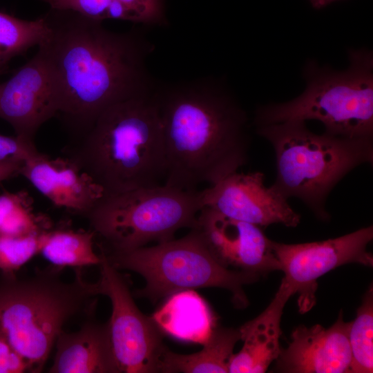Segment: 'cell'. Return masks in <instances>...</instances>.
<instances>
[{
	"mask_svg": "<svg viewBox=\"0 0 373 373\" xmlns=\"http://www.w3.org/2000/svg\"><path fill=\"white\" fill-rule=\"evenodd\" d=\"M313 8L321 9L336 0H309Z\"/></svg>",
	"mask_w": 373,
	"mask_h": 373,
	"instance_id": "f1b7e54d",
	"label": "cell"
},
{
	"mask_svg": "<svg viewBox=\"0 0 373 373\" xmlns=\"http://www.w3.org/2000/svg\"><path fill=\"white\" fill-rule=\"evenodd\" d=\"M151 317L163 333L202 345L216 327L209 305L193 289L170 295Z\"/></svg>",
	"mask_w": 373,
	"mask_h": 373,
	"instance_id": "ac0fdd59",
	"label": "cell"
},
{
	"mask_svg": "<svg viewBox=\"0 0 373 373\" xmlns=\"http://www.w3.org/2000/svg\"><path fill=\"white\" fill-rule=\"evenodd\" d=\"M202 208L201 191L163 184L104 195L86 217L110 251H125L195 228Z\"/></svg>",
	"mask_w": 373,
	"mask_h": 373,
	"instance_id": "ba28073f",
	"label": "cell"
},
{
	"mask_svg": "<svg viewBox=\"0 0 373 373\" xmlns=\"http://www.w3.org/2000/svg\"><path fill=\"white\" fill-rule=\"evenodd\" d=\"M93 230L48 229L41 234L39 252L57 267L99 265L101 256L94 250Z\"/></svg>",
	"mask_w": 373,
	"mask_h": 373,
	"instance_id": "ffe728a7",
	"label": "cell"
},
{
	"mask_svg": "<svg viewBox=\"0 0 373 373\" xmlns=\"http://www.w3.org/2000/svg\"><path fill=\"white\" fill-rule=\"evenodd\" d=\"M372 239L373 227L368 226L323 241L285 244L272 240L273 251L284 273L281 283L298 295L300 313L315 305L320 277L350 263L372 267L373 256L367 249Z\"/></svg>",
	"mask_w": 373,
	"mask_h": 373,
	"instance_id": "30bf717a",
	"label": "cell"
},
{
	"mask_svg": "<svg viewBox=\"0 0 373 373\" xmlns=\"http://www.w3.org/2000/svg\"><path fill=\"white\" fill-rule=\"evenodd\" d=\"M38 152L33 142L17 135L0 134V162L15 160L24 162Z\"/></svg>",
	"mask_w": 373,
	"mask_h": 373,
	"instance_id": "484cf974",
	"label": "cell"
},
{
	"mask_svg": "<svg viewBox=\"0 0 373 373\" xmlns=\"http://www.w3.org/2000/svg\"><path fill=\"white\" fill-rule=\"evenodd\" d=\"M344 71L307 64V85L296 98L256 109L257 126L289 121L317 120L325 132L338 136L373 137V57L370 51L349 52Z\"/></svg>",
	"mask_w": 373,
	"mask_h": 373,
	"instance_id": "8992f818",
	"label": "cell"
},
{
	"mask_svg": "<svg viewBox=\"0 0 373 373\" xmlns=\"http://www.w3.org/2000/svg\"><path fill=\"white\" fill-rule=\"evenodd\" d=\"M38 52L53 75L57 114L71 142L81 139L109 106L152 92L157 84L146 61L155 46L143 30L116 32L70 10L44 16Z\"/></svg>",
	"mask_w": 373,
	"mask_h": 373,
	"instance_id": "6da1fadb",
	"label": "cell"
},
{
	"mask_svg": "<svg viewBox=\"0 0 373 373\" xmlns=\"http://www.w3.org/2000/svg\"><path fill=\"white\" fill-rule=\"evenodd\" d=\"M26 372L29 368L25 360L0 333V373Z\"/></svg>",
	"mask_w": 373,
	"mask_h": 373,
	"instance_id": "4316f807",
	"label": "cell"
},
{
	"mask_svg": "<svg viewBox=\"0 0 373 373\" xmlns=\"http://www.w3.org/2000/svg\"><path fill=\"white\" fill-rule=\"evenodd\" d=\"M256 132L275 153L272 185L286 198L300 200L321 221L330 220L326 200L336 185L357 166L373 162V137L316 134L301 121L257 126Z\"/></svg>",
	"mask_w": 373,
	"mask_h": 373,
	"instance_id": "277c9868",
	"label": "cell"
},
{
	"mask_svg": "<svg viewBox=\"0 0 373 373\" xmlns=\"http://www.w3.org/2000/svg\"><path fill=\"white\" fill-rule=\"evenodd\" d=\"M240 340L239 329L216 327L200 352L181 354L166 347L160 359L158 372H229L233 348Z\"/></svg>",
	"mask_w": 373,
	"mask_h": 373,
	"instance_id": "d6986e66",
	"label": "cell"
},
{
	"mask_svg": "<svg viewBox=\"0 0 373 373\" xmlns=\"http://www.w3.org/2000/svg\"><path fill=\"white\" fill-rule=\"evenodd\" d=\"M153 92L109 106L66 149V157L100 185L104 195L158 186L165 179L163 131Z\"/></svg>",
	"mask_w": 373,
	"mask_h": 373,
	"instance_id": "3957f363",
	"label": "cell"
},
{
	"mask_svg": "<svg viewBox=\"0 0 373 373\" xmlns=\"http://www.w3.org/2000/svg\"><path fill=\"white\" fill-rule=\"evenodd\" d=\"M212 254L224 267L256 273L260 276L280 271V265L264 229L203 207L195 227Z\"/></svg>",
	"mask_w": 373,
	"mask_h": 373,
	"instance_id": "4fadbf2b",
	"label": "cell"
},
{
	"mask_svg": "<svg viewBox=\"0 0 373 373\" xmlns=\"http://www.w3.org/2000/svg\"><path fill=\"white\" fill-rule=\"evenodd\" d=\"M261 172H233L201 191L203 207L264 229L274 224L296 227L300 215L273 185L266 186Z\"/></svg>",
	"mask_w": 373,
	"mask_h": 373,
	"instance_id": "8fae6325",
	"label": "cell"
},
{
	"mask_svg": "<svg viewBox=\"0 0 373 373\" xmlns=\"http://www.w3.org/2000/svg\"><path fill=\"white\" fill-rule=\"evenodd\" d=\"M27 192H5L0 195V236H21L50 229L47 217L34 211Z\"/></svg>",
	"mask_w": 373,
	"mask_h": 373,
	"instance_id": "44dd1931",
	"label": "cell"
},
{
	"mask_svg": "<svg viewBox=\"0 0 373 373\" xmlns=\"http://www.w3.org/2000/svg\"><path fill=\"white\" fill-rule=\"evenodd\" d=\"M46 32L44 16L30 21L0 12V73L10 59L39 45Z\"/></svg>",
	"mask_w": 373,
	"mask_h": 373,
	"instance_id": "7402d4cb",
	"label": "cell"
},
{
	"mask_svg": "<svg viewBox=\"0 0 373 373\" xmlns=\"http://www.w3.org/2000/svg\"><path fill=\"white\" fill-rule=\"evenodd\" d=\"M179 239L125 251H110L105 256L117 269L137 273L145 286L135 296L153 303L183 290L220 287L229 291L236 307L243 309L249 300L243 287L259 280L253 272L231 270L221 265L195 228Z\"/></svg>",
	"mask_w": 373,
	"mask_h": 373,
	"instance_id": "52a82bcc",
	"label": "cell"
},
{
	"mask_svg": "<svg viewBox=\"0 0 373 373\" xmlns=\"http://www.w3.org/2000/svg\"><path fill=\"white\" fill-rule=\"evenodd\" d=\"M350 322L341 311L328 328L321 325H300L291 341L281 349L276 370L287 373H349L352 355L349 343Z\"/></svg>",
	"mask_w": 373,
	"mask_h": 373,
	"instance_id": "5bb4252c",
	"label": "cell"
},
{
	"mask_svg": "<svg viewBox=\"0 0 373 373\" xmlns=\"http://www.w3.org/2000/svg\"><path fill=\"white\" fill-rule=\"evenodd\" d=\"M294 295L283 283L265 309L239 329L241 350L229 363L231 373H262L280 355V323L284 307Z\"/></svg>",
	"mask_w": 373,
	"mask_h": 373,
	"instance_id": "2e32d148",
	"label": "cell"
},
{
	"mask_svg": "<svg viewBox=\"0 0 373 373\" xmlns=\"http://www.w3.org/2000/svg\"><path fill=\"white\" fill-rule=\"evenodd\" d=\"M19 174L55 206L86 216L104 195L102 187L67 157L39 152L23 163Z\"/></svg>",
	"mask_w": 373,
	"mask_h": 373,
	"instance_id": "9a60e30c",
	"label": "cell"
},
{
	"mask_svg": "<svg viewBox=\"0 0 373 373\" xmlns=\"http://www.w3.org/2000/svg\"><path fill=\"white\" fill-rule=\"evenodd\" d=\"M349 343L352 360L349 373L373 370V290L365 292L355 319L350 322Z\"/></svg>",
	"mask_w": 373,
	"mask_h": 373,
	"instance_id": "603a6c76",
	"label": "cell"
},
{
	"mask_svg": "<svg viewBox=\"0 0 373 373\" xmlns=\"http://www.w3.org/2000/svg\"><path fill=\"white\" fill-rule=\"evenodd\" d=\"M97 294L109 298L112 312L107 322L113 351L119 373L158 372L166 346L164 333L151 316L135 305L127 283L101 249Z\"/></svg>",
	"mask_w": 373,
	"mask_h": 373,
	"instance_id": "9c48e42d",
	"label": "cell"
},
{
	"mask_svg": "<svg viewBox=\"0 0 373 373\" xmlns=\"http://www.w3.org/2000/svg\"><path fill=\"white\" fill-rule=\"evenodd\" d=\"M21 236H0V270L15 273L39 252L42 233Z\"/></svg>",
	"mask_w": 373,
	"mask_h": 373,
	"instance_id": "cb8c5ba5",
	"label": "cell"
},
{
	"mask_svg": "<svg viewBox=\"0 0 373 373\" xmlns=\"http://www.w3.org/2000/svg\"><path fill=\"white\" fill-rule=\"evenodd\" d=\"M57 96L52 72L39 52L0 84V119L16 135L35 142L40 126L57 114Z\"/></svg>",
	"mask_w": 373,
	"mask_h": 373,
	"instance_id": "7c38bea8",
	"label": "cell"
},
{
	"mask_svg": "<svg viewBox=\"0 0 373 373\" xmlns=\"http://www.w3.org/2000/svg\"><path fill=\"white\" fill-rule=\"evenodd\" d=\"M51 373H119L108 323H84L77 331L59 334Z\"/></svg>",
	"mask_w": 373,
	"mask_h": 373,
	"instance_id": "e0dca14e",
	"label": "cell"
},
{
	"mask_svg": "<svg viewBox=\"0 0 373 373\" xmlns=\"http://www.w3.org/2000/svg\"><path fill=\"white\" fill-rule=\"evenodd\" d=\"M166 153L164 184L213 185L249 160L248 117L220 81L157 82L154 89Z\"/></svg>",
	"mask_w": 373,
	"mask_h": 373,
	"instance_id": "7a4b0ae2",
	"label": "cell"
},
{
	"mask_svg": "<svg viewBox=\"0 0 373 373\" xmlns=\"http://www.w3.org/2000/svg\"><path fill=\"white\" fill-rule=\"evenodd\" d=\"M23 163L15 160L0 162V182L19 174Z\"/></svg>",
	"mask_w": 373,
	"mask_h": 373,
	"instance_id": "83f0119b",
	"label": "cell"
},
{
	"mask_svg": "<svg viewBox=\"0 0 373 373\" xmlns=\"http://www.w3.org/2000/svg\"><path fill=\"white\" fill-rule=\"evenodd\" d=\"M97 295L96 283L86 282L80 271L71 282L52 271L26 279L2 272L0 333L25 360L29 372H40L65 324L93 309Z\"/></svg>",
	"mask_w": 373,
	"mask_h": 373,
	"instance_id": "5b68a950",
	"label": "cell"
},
{
	"mask_svg": "<svg viewBox=\"0 0 373 373\" xmlns=\"http://www.w3.org/2000/svg\"><path fill=\"white\" fill-rule=\"evenodd\" d=\"M48 3L51 9L70 10L88 18L103 21L113 0H40Z\"/></svg>",
	"mask_w": 373,
	"mask_h": 373,
	"instance_id": "d4e9b609",
	"label": "cell"
}]
</instances>
